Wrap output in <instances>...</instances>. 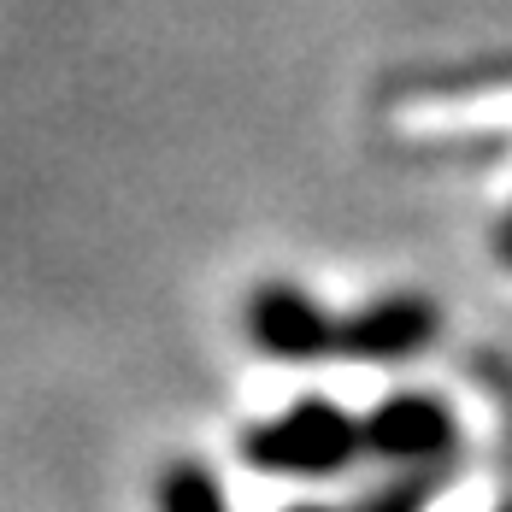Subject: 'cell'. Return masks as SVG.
Segmentation results:
<instances>
[{
    "instance_id": "1",
    "label": "cell",
    "mask_w": 512,
    "mask_h": 512,
    "mask_svg": "<svg viewBox=\"0 0 512 512\" xmlns=\"http://www.w3.org/2000/svg\"><path fill=\"white\" fill-rule=\"evenodd\" d=\"M359 448H365V424H354L330 401H301L283 418L242 436V460L259 465V471H283V477H330Z\"/></svg>"
},
{
    "instance_id": "2",
    "label": "cell",
    "mask_w": 512,
    "mask_h": 512,
    "mask_svg": "<svg viewBox=\"0 0 512 512\" xmlns=\"http://www.w3.org/2000/svg\"><path fill=\"white\" fill-rule=\"evenodd\" d=\"M248 330L271 359H324L336 354V324L312 307V295L289 283H265L248 301Z\"/></svg>"
},
{
    "instance_id": "3",
    "label": "cell",
    "mask_w": 512,
    "mask_h": 512,
    "mask_svg": "<svg viewBox=\"0 0 512 512\" xmlns=\"http://www.w3.org/2000/svg\"><path fill=\"white\" fill-rule=\"evenodd\" d=\"M430 324H436V312L424 307V301L395 295V301H377V307L354 312L348 324H336V354H348V359H407L430 342Z\"/></svg>"
},
{
    "instance_id": "4",
    "label": "cell",
    "mask_w": 512,
    "mask_h": 512,
    "mask_svg": "<svg viewBox=\"0 0 512 512\" xmlns=\"http://www.w3.org/2000/svg\"><path fill=\"white\" fill-rule=\"evenodd\" d=\"M442 442H448V412L436 401H418V395H401V401L377 407L371 424H365V448L389 454V460H424Z\"/></svg>"
},
{
    "instance_id": "5",
    "label": "cell",
    "mask_w": 512,
    "mask_h": 512,
    "mask_svg": "<svg viewBox=\"0 0 512 512\" xmlns=\"http://www.w3.org/2000/svg\"><path fill=\"white\" fill-rule=\"evenodd\" d=\"M159 512H230V507H224L218 477H212L206 465L183 460L159 477Z\"/></svg>"
},
{
    "instance_id": "6",
    "label": "cell",
    "mask_w": 512,
    "mask_h": 512,
    "mask_svg": "<svg viewBox=\"0 0 512 512\" xmlns=\"http://www.w3.org/2000/svg\"><path fill=\"white\" fill-rule=\"evenodd\" d=\"M424 501V489H389V495H371L359 512H418Z\"/></svg>"
},
{
    "instance_id": "7",
    "label": "cell",
    "mask_w": 512,
    "mask_h": 512,
    "mask_svg": "<svg viewBox=\"0 0 512 512\" xmlns=\"http://www.w3.org/2000/svg\"><path fill=\"white\" fill-rule=\"evenodd\" d=\"M295 512H330V507H295Z\"/></svg>"
}]
</instances>
